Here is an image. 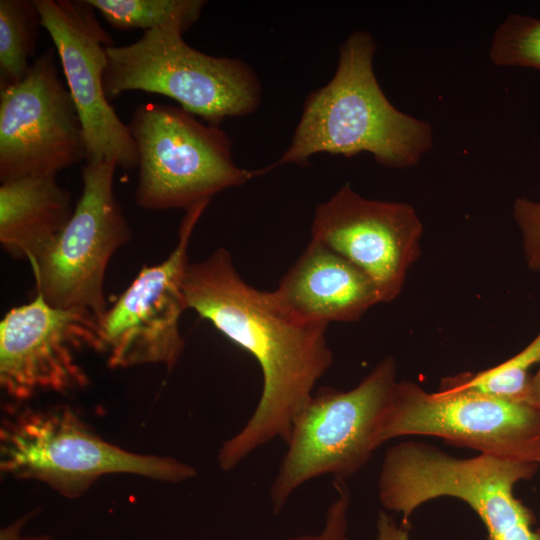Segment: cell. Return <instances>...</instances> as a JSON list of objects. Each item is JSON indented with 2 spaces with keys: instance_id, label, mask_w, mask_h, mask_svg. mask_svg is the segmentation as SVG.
<instances>
[{
  "instance_id": "ac0fdd59",
  "label": "cell",
  "mask_w": 540,
  "mask_h": 540,
  "mask_svg": "<svg viewBox=\"0 0 540 540\" xmlns=\"http://www.w3.org/2000/svg\"><path fill=\"white\" fill-rule=\"evenodd\" d=\"M41 18L35 1H0V88L21 81L35 53Z\"/></svg>"
},
{
  "instance_id": "5bb4252c",
  "label": "cell",
  "mask_w": 540,
  "mask_h": 540,
  "mask_svg": "<svg viewBox=\"0 0 540 540\" xmlns=\"http://www.w3.org/2000/svg\"><path fill=\"white\" fill-rule=\"evenodd\" d=\"M423 226L407 203L370 200L343 185L316 207L311 239L341 255L373 281L381 302L401 292L420 256Z\"/></svg>"
},
{
  "instance_id": "30bf717a",
  "label": "cell",
  "mask_w": 540,
  "mask_h": 540,
  "mask_svg": "<svg viewBox=\"0 0 540 540\" xmlns=\"http://www.w3.org/2000/svg\"><path fill=\"white\" fill-rule=\"evenodd\" d=\"M55 49L19 82L0 88V182L57 175L86 161L81 120L59 76Z\"/></svg>"
},
{
  "instance_id": "ffe728a7",
  "label": "cell",
  "mask_w": 540,
  "mask_h": 540,
  "mask_svg": "<svg viewBox=\"0 0 540 540\" xmlns=\"http://www.w3.org/2000/svg\"><path fill=\"white\" fill-rule=\"evenodd\" d=\"M490 58L497 66L540 70V19L509 14L494 33Z\"/></svg>"
},
{
  "instance_id": "2e32d148",
  "label": "cell",
  "mask_w": 540,
  "mask_h": 540,
  "mask_svg": "<svg viewBox=\"0 0 540 540\" xmlns=\"http://www.w3.org/2000/svg\"><path fill=\"white\" fill-rule=\"evenodd\" d=\"M70 192L56 175H32L1 183L0 244L16 259L36 257L73 213Z\"/></svg>"
},
{
  "instance_id": "d4e9b609",
  "label": "cell",
  "mask_w": 540,
  "mask_h": 540,
  "mask_svg": "<svg viewBox=\"0 0 540 540\" xmlns=\"http://www.w3.org/2000/svg\"><path fill=\"white\" fill-rule=\"evenodd\" d=\"M524 402L540 409V367L529 379Z\"/></svg>"
},
{
  "instance_id": "6da1fadb",
  "label": "cell",
  "mask_w": 540,
  "mask_h": 540,
  "mask_svg": "<svg viewBox=\"0 0 540 540\" xmlns=\"http://www.w3.org/2000/svg\"><path fill=\"white\" fill-rule=\"evenodd\" d=\"M182 289L186 308L250 353L261 368L263 385L255 410L218 450L220 469L231 471L272 440L287 443L295 419L333 362L327 325L301 322L282 312L269 292L241 278L224 248L189 263Z\"/></svg>"
},
{
  "instance_id": "7a4b0ae2",
  "label": "cell",
  "mask_w": 540,
  "mask_h": 540,
  "mask_svg": "<svg viewBox=\"0 0 540 540\" xmlns=\"http://www.w3.org/2000/svg\"><path fill=\"white\" fill-rule=\"evenodd\" d=\"M375 51L370 33L347 37L334 76L308 94L290 145L276 162L259 169L260 175L285 164L306 165L323 152L347 158L368 152L389 168L420 162L432 147V127L386 98L374 74Z\"/></svg>"
},
{
  "instance_id": "7402d4cb",
  "label": "cell",
  "mask_w": 540,
  "mask_h": 540,
  "mask_svg": "<svg viewBox=\"0 0 540 540\" xmlns=\"http://www.w3.org/2000/svg\"><path fill=\"white\" fill-rule=\"evenodd\" d=\"M513 217L523 240L526 263L531 270H540V203L518 197L512 208Z\"/></svg>"
},
{
  "instance_id": "603a6c76",
  "label": "cell",
  "mask_w": 540,
  "mask_h": 540,
  "mask_svg": "<svg viewBox=\"0 0 540 540\" xmlns=\"http://www.w3.org/2000/svg\"><path fill=\"white\" fill-rule=\"evenodd\" d=\"M409 523L396 522L386 511H380L376 522V540H410Z\"/></svg>"
},
{
  "instance_id": "5b68a950",
  "label": "cell",
  "mask_w": 540,
  "mask_h": 540,
  "mask_svg": "<svg viewBox=\"0 0 540 540\" xmlns=\"http://www.w3.org/2000/svg\"><path fill=\"white\" fill-rule=\"evenodd\" d=\"M182 35L176 28H160L143 32L133 43L107 47V98L129 91L160 94L216 126L225 118L253 113L261 102L254 70L242 60L196 50Z\"/></svg>"
},
{
  "instance_id": "277c9868",
  "label": "cell",
  "mask_w": 540,
  "mask_h": 540,
  "mask_svg": "<svg viewBox=\"0 0 540 540\" xmlns=\"http://www.w3.org/2000/svg\"><path fill=\"white\" fill-rule=\"evenodd\" d=\"M538 467L482 453L461 459L408 440L385 452L378 496L385 510L402 514L404 523L430 500L458 498L482 520L487 540H538L532 510L514 494L515 485L531 479Z\"/></svg>"
},
{
  "instance_id": "3957f363",
  "label": "cell",
  "mask_w": 540,
  "mask_h": 540,
  "mask_svg": "<svg viewBox=\"0 0 540 540\" xmlns=\"http://www.w3.org/2000/svg\"><path fill=\"white\" fill-rule=\"evenodd\" d=\"M0 471L13 479L41 482L68 499L79 498L111 474L167 483L197 474L174 457L139 454L110 443L68 405L6 411L0 425Z\"/></svg>"
},
{
  "instance_id": "8992f818",
  "label": "cell",
  "mask_w": 540,
  "mask_h": 540,
  "mask_svg": "<svg viewBox=\"0 0 540 540\" xmlns=\"http://www.w3.org/2000/svg\"><path fill=\"white\" fill-rule=\"evenodd\" d=\"M127 125L138 156L135 200L144 209L187 211L259 176L237 166L219 126L180 106L140 104Z\"/></svg>"
},
{
  "instance_id": "4fadbf2b",
  "label": "cell",
  "mask_w": 540,
  "mask_h": 540,
  "mask_svg": "<svg viewBox=\"0 0 540 540\" xmlns=\"http://www.w3.org/2000/svg\"><path fill=\"white\" fill-rule=\"evenodd\" d=\"M34 1L81 120L85 163L108 161L125 170L137 168V150L129 127L120 120L104 91L106 48L114 43L96 10L87 0Z\"/></svg>"
},
{
  "instance_id": "9c48e42d",
  "label": "cell",
  "mask_w": 540,
  "mask_h": 540,
  "mask_svg": "<svg viewBox=\"0 0 540 540\" xmlns=\"http://www.w3.org/2000/svg\"><path fill=\"white\" fill-rule=\"evenodd\" d=\"M114 162L85 163L82 191L62 229L36 257L29 260L36 292L52 306L92 312L107 311L104 277L113 254L132 237L115 197Z\"/></svg>"
},
{
  "instance_id": "44dd1931",
  "label": "cell",
  "mask_w": 540,
  "mask_h": 540,
  "mask_svg": "<svg viewBox=\"0 0 540 540\" xmlns=\"http://www.w3.org/2000/svg\"><path fill=\"white\" fill-rule=\"evenodd\" d=\"M336 496L329 504L322 528L315 533L291 536L283 540H349L348 511L351 496L344 480H334Z\"/></svg>"
},
{
  "instance_id": "7c38bea8",
  "label": "cell",
  "mask_w": 540,
  "mask_h": 540,
  "mask_svg": "<svg viewBox=\"0 0 540 540\" xmlns=\"http://www.w3.org/2000/svg\"><path fill=\"white\" fill-rule=\"evenodd\" d=\"M99 319L90 311L50 305L35 298L11 308L0 322V386L22 403L40 394L82 390L90 378L79 362L98 350Z\"/></svg>"
},
{
  "instance_id": "e0dca14e",
  "label": "cell",
  "mask_w": 540,
  "mask_h": 540,
  "mask_svg": "<svg viewBox=\"0 0 540 540\" xmlns=\"http://www.w3.org/2000/svg\"><path fill=\"white\" fill-rule=\"evenodd\" d=\"M117 30L176 28L183 33L199 19L203 0H87Z\"/></svg>"
},
{
  "instance_id": "ba28073f",
  "label": "cell",
  "mask_w": 540,
  "mask_h": 540,
  "mask_svg": "<svg viewBox=\"0 0 540 540\" xmlns=\"http://www.w3.org/2000/svg\"><path fill=\"white\" fill-rule=\"evenodd\" d=\"M403 436H434L482 454L540 465V409L441 383L429 393L418 384L396 382L380 415L379 448Z\"/></svg>"
},
{
  "instance_id": "cb8c5ba5",
  "label": "cell",
  "mask_w": 540,
  "mask_h": 540,
  "mask_svg": "<svg viewBox=\"0 0 540 540\" xmlns=\"http://www.w3.org/2000/svg\"><path fill=\"white\" fill-rule=\"evenodd\" d=\"M36 513L37 511H32L3 527L0 530V540H55L47 534L26 535L23 533L25 525Z\"/></svg>"
},
{
  "instance_id": "484cf974",
  "label": "cell",
  "mask_w": 540,
  "mask_h": 540,
  "mask_svg": "<svg viewBox=\"0 0 540 540\" xmlns=\"http://www.w3.org/2000/svg\"><path fill=\"white\" fill-rule=\"evenodd\" d=\"M536 534H537V537H538V540H540V526L538 528H536Z\"/></svg>"
},
{
  "instance_id": "d6986e66",
  "label": "cell",
  "mask_w": 540,
  "mask_h": 540,
  "mask_svg": "<svg viewBox=\"0 0 540 540\" xmlns=\"http://www.w3.org/2000/svg\"><path fill=\"white\" fill-rule=\"evenodd\" d=\"M537 363H540V333L505 362L476 374L465 373L446 378L442 384L507 400L524 401L531 377L529 370Z\"/></svg>"
},
{
  "instance_id": "52a82bcc",
  "label": "cell",
  "mask_w": 540,
  "mask_h": 540,
  "mask_svg": "<svg viewBox=\"0 0 540 540\" xmlns=\"http://www.w3.org/2000/svg\"><path fill=\"white\" fill-rule=\"evenodd\" d=\"M396 382L395 360L387 357L356 387L313 394L294 421L269 491L274 513L305 483L323 475L345 481L362 469L377 449L375 431Z\"/></svg>"
},
{
  "instance_id": "8fae6325",
  "label": "cell",
  "mask_w": 540,
  "mask_h": 540,
  "mask_svg": "<svg viewBox=\"0 0 540 540\" xmlns=\"http://www.w3.org/2000/svg\"><path fill=\"white\" fill-rule=\"evenodd\" d=\"M209 202L186 211L178 242L159 264L143 266L130 286L99 319L97 352L111 369L161 364L172 369L185 342L179 320L186 310L183 279L193 230Z\"/></svg>"
},
{
  "instance_id": "9a60e30c",
  "label": "cell",
  "mask_w": 540,
  "mask_h": 540,
  "mask_svg": "<svg viewBox=\"0 0 540 540\" xmlns=\"http://www.w3.org/2000/svg\"><path fill=\"white\" fill-rule=\"evenodd\" d=\"M269 295L292 318L324 325L356 321L381 302L377 287L366 273L312 239Z\"/></svg>"
}]
</instances>
